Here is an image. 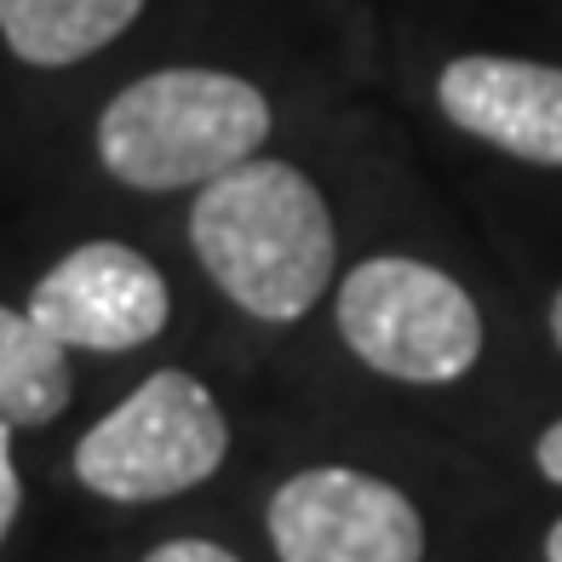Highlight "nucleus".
I'll list each match as a JSON object with an SVG mask.
<instances>
[{"label":"nucleus","instance_id":"7ed1b4c3","mask_svg":"<svg viewBox=\"0 0 562 562\" xmlns=\"http://www.w3.org/2000/svg\"><path fill=\"white\" fill-rule=\"evenodd\" d=\"M356 362L396 385H453L482 356V311L459 281L425 259H362L334 299Z\"/></svg>","mask_w":562,"mask_h":562},{"label":"nucleus","instance_id":"9b49d317","mask_svg":"<svg viewBox=\"0 0 562 562\" xmlns=\"http://www.w3.org/2000/svg\"><path fill=\"white\" fill-rule=\"evenodd\" d=\"M23 510V476H18V459H12V425H0V540L12 533Z\"/></svg>","mask_w":562,"mask_h":562},{"label":"nucleus","instance_id":"ddd939ff","mask_svg":"<svg viewBox=\"0 0 562 562\" xmlns=\"http://www.w3.org/2000/svg\"><path fill=\"white\" fill-rule=\"evenodd\" d=\"M551 339H557V350H562V293L551 299Z\"/></svg>","mask_w":562,"mask_h":562},{"label":"nucleus","instance_id":"39448f33","mask_svg":"<svg viewBox=\"0 0 562 562\" xmlns=\"http://www.w3.org/2000/svg\"><path fill=\"white\" fill-rule=\"evenodd\" d=\"M270 546L281 562H425V517L396 482L316 465L270 494Z\"/></svg>","mask_w":562,"mask_h":562},{"label":"nucleus","instance_id":"423d86ee","mask_svg":"<svg viewBox=\"0 0 562 562\" xmlns=\"http://www.w3.org/2000/svg\"><path fill=\"white\" fill-rule=\"evenodd\" d=\"M167 281L126 241H81L30 293V316L69 350H138L167 327Z\"/></svg>","mask_w":562,"mask_h":562},{"label":"nucleus","instance_id":"f8f14e48","mask_svg":"<svg viewBox=\"0 0 562 562\" xmlns=\"http://www.w3.org/2000/svg\"><path fill=\"white\" fill-rule=\"evenodd\" d=\"M144 562H241L236 551H224L218 540H201V533H178V540L156 546Z\"/></svg>","mask_w":562,"mask_h":562},{"label":"nucleus","instance_id":"f03ea898","mask_svg":"<svg viewBox=\"0 0 562 562\" xmlns=\"http://www.w3.org/2000/svg\"><path fill=\"white\" fill-rule=\"evenodd\" d=\"M270 138V98L229 69L178 64L138 75L98 115V161L115 184L167 195L201 190L259 156Z\"/></svg>","mask_w":562,"mask_h":562},{"label":"nucleus","instance_id":"0eeeda50","mask_svg":"<svg viewBox=\"0 0 562 562\" xmlns=\"http://www.w3.org/2000/svg\"><path fill=\"white\" fill-rule=\"evenodd\" d=\"M442 115L499 156L562 167V69L533 58L465 53L437 75Z\"/></svg>","mask_w":562,"mask_h":562},{"label":"nucleus","instance_id":"9d476101","mask_svg":"<svg viewBox=\"0 0 562 562\" xmlns=\"http://www.w3.org/2000/svg\"><path fill=\"white\" fill-rule=\"evenodd\" d=\"M533 465H540L546 482H557V488H562V419L540 430V442H533ZM546 562H562V517L546 533Z\"/></svg>","mask_w":562,"mask_h":562},{"label":"nucleus","instance_id":"6e6552de","mask_svg":"<svg viewBox=\"0 0 562 562\" xmlns=\"http://www.w3.org/2000/svg\"><path fill=\"white\" fill-rule=\"evenodd\" d=\"M144 0H0V41L35 69H69L138 23Z\"/></svg>","mask_w":562,"mask_h":562},{"label":"nucleus","instance_id":"1a4fd4ad","mask_svg":"<svg viewBox=\"0 0 562 562\" xmlns=\"http://www.w3.org/2000/svg\"><path fill=\"white\" fill-rule=\"evenodd\" d=\"M69 385V345H58L30 311L0 304V425H53L75 396Z\"/></svg>","mask_w":562,"mask_h":562},{"label":"nucleus","instance_id":"f257e3e1","mask_svg":"<svg viewBox=\"0 0 562 562\" xmlns=\"http://www.w3.org/2000/svg\"><path fill=\"white\" fill-rule=\"evenodd\" d=\"M190 241L213 288L259 322L311 316L339 259L322 190L276 156H252L201 184L190 207Z\"/></svg>","mask_w":562,"mask_h":562},{"label":"nucleus","instance_id":"20e7f679","mask_svg":"<svg viewBox=\"0 0 562 562\" xmlns=\"http://www.w3.org/2000/svg\"><path fill=\"white\" fill-rule=\"evenodd\" d=\"M224 453L229 419L213 391L184 368H161L75 442V476L98 499L149 505L201 488Z\"/></svg>","mask_w":562,"mask_h":562}]
</instances>
